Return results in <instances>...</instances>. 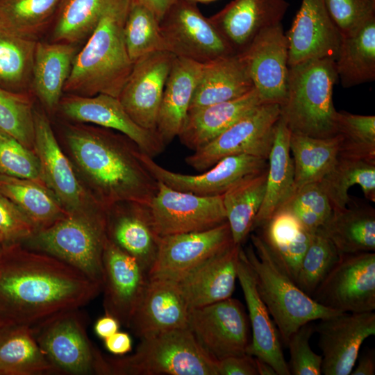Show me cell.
Returning <instances> with one entry per match:
<instances>
[{
	"mask_svg": "<svg viewBox=\"0 0 375 375\" xmlns=\"http://www.w3.org/2000/svg\"><path fill=\"white\" fill-rule=\"evenodd\" d=\"M99 284L67 262L22 243L0 253V327L33 326L61 312L81 308Z\"/></svg>",
	"mask_w": 375,
	"mask_h": 375,
	"instance_id": "1",
	"label": "cell"
},
{
	"mask_svg": "<svg viewBox=\"0 0 375 375\" xmlns=\"http://www.w3.org/2000/svg\"><path fill=\"white\" fill-rule=\"evenodd\" d=\"M65 139L90 194L106 210L120 202L150 203L158 182L133 141L110 129L84 125L69 126Z\"/></svg>",
	"mask_w": 375,
	"mask_h": 375,
	"instance_id": "2",
	"label": "cell"
},
{
	"mask_svg": "<svg viewBox=\"0 0 375 375\" xmlns=\"http://www.w3.org/2000/svg\"><path fill=\"white\" fill-rule=\"evenodd\" d=\"M131 0H112L97 27L78 51L64 93L119 97L133 63L124 38Z\"/></svg>",
	"mask_w": 375,
	"mask_h": 375,
	"instance_id": "3",
	"label": "cell"
},
{
	"mask_svg": "<svg viewBox=\"0 0 375 375\" xmlns=\"http://www.w3.org/2000/svg\"><path fill=\"white\" fill-rule=\"evenodd\" d=\"M244 250L254 276L257 290L286 345L303 325L340 312L326 308L303 292L288 275L258 234Z\"/></svg>",
	"mask_w": 375,
	"mask_h": 375,
	"instance_id": "4",
	"label": "cell"
},
{
	"mask_svg": "<svg viewBox=\"0 0 375 375\" xmlns=\"http://www.w3.org/2000/svg\"><path fill=\"white\" fill-rule=\"evenodd\" d=\"M337 79L333 58L312 59L289 67L281 115L292 133L320 138L336 135L338 111L333 90Z\"/></svg>",
	"mask_w": 375,
	"mask_h": 375,
	"instance_id": "5",
	"label": "cell"
},
{
	"mask_svg": "<svg viewBox=\"0 0 375 375\" xmlns=\"http://www.w3.org/2000/svg\"><path fill=\"white\" fill-rule=\"evenodd\" d=\"M107 360L109 375H218V361L188 327L142 338L132 355Z\"/></svg>",
	"mask_w": 375,
	"mask_h": 375,
	"instance_id": "6",
	"label": "cell"
},
{
	"mask_svg": "<svg viewBox=\"0 0 375 375\" xmlns=\"http://www.w3.org/2000/svg\"><path fill=\"white\" fill-rule=\"evenodd\" d=\"M106 210L68 213L51 226L36 231L26 241L38 251L76 268L99 284L103 281Z\"/></svg>",
	"mask_w": 375,
	"mask_h": 375,
	"instance_id": "7",
	"label": "cell"
},
{
	"mask_svg": "<svg viewBox=\"0 0 375 375\" xmlns=\"http://www.w3.org/2000/svg\"><path fill=\"white\" fill-rule=\"evenodd\" d=\"M31 328L58 374L109 375L107 358L88 338L80 308L57 313Z\"/></svg>",
	"mask_w": 375,
	"mask_h": 375,
	"instance_id": "8",
	"label": "cell"
},
{
	"mask_svg": "<svg viewBox=\"0 0 375 375\" xmlns=\"http://www.w3.org/2000/svg\"><path fill=\"white\" fill-rule=\"evenodd\" d=\"M280 116L279 104L262 103L185 160L201 172L230 156L244 154L267 160Z\"/></svg>",
	"mask_w": 375,
	"mask_h": 375,
	"instance_id": "9",
	"label": "cell"
},
{
	"mask_svg": "<svg viewBox=\"0 0 375 375\" xmlns=\"http://www.w3.org/2000/svg\"><path fill=\"white\" fill-rule=\"evenodd\" d=\"M159 25L167 50L176 57L204 64L235 53L196 3L177 0Z\"/></svg>",
	"mask_w": 375,
	"mask_h": 375,
	"instance_id": "10",
	"label": "cell"
},
{
	"mask_svg": "<svg viewBox=\"0 0 375 375\" xmlns=\"http://www.w3.org/2000/svg\"><path fill=\"white\" fill-rule=\"evenodd\" d=\"M188 328L217 361L246 354L251 342L248 315L241 302L231 297L190 309Z\"/></svg>",
	"mask_w": 375,
	"mask_h": 375,
	"instance_id": "11",
	"label": "cell"
},
{
	"mask_svg": "<svg viewBox=\"0 0 375 375\" xmlns=\"http://www.w3.org/2000/svg\"><path fill=\"white\" fill-rule=\"evenodd\" d=\"M312 298L340 312L375 310V253H340Z\"/></svg>",
	"mask_w": 375,
	"mask_h": 375,
	"instance_id": "12",
	"label": "cell"
},
{
	"mask_svg": "<svg viewBox=\"0 0 375 375\" xmlns=\"http://www.w3.org/2000/svg\"><path fill=\"white\" fill-rule=\"evenodd\" d=\"M158 182L149 208L153 227L160 237L205 231L226 222L222 195L199 196Z\"/></svg>",
	"mask_w": 375,
	"mask_h": 375,
	"instance_id": "13",
	"label": "cell"
},
{
	"mask_svg": "<svg viewBox=\"0 0 375 375\" xmlns=\"http://www.w3.org/2000/svg\"><path fill=\"white\" fill-rule=\"evenodd\" d=\"M34 151L44 183L67 213L87 212L101 206L80 183L73 166L61 149L51 123L34 110Z\"/></svg>",
	"mask_w": 375,
	"mask_h": 375,
	"instance_id": "14",
	"label": "cell"
},
{
	"mask_svg": "<svg viewBox=\"0 0 375 375\" xmlns=\"http://www.w3.org/2000/svg\"><path fill=\"white\" fill-rule=\"evenodd\" d=\"M231 243L227 222L205 231L162 236L148 278L178 282Z\"/></svg>",
	"mask_w": 375,
	"mask_h": 375,
	"instance_id": "15",
	"label": "cell"
},
{
	"mask_svg": "<svg viewBox=\"0 0 375 375\" xmlns=\"http://www.w3.org/2000/svg\"><path fill=\"white\" fill-rule=\"evenodd\" d=\"M318 321L314 331L319 335L322 374H350L361 345L375 335L374 312H340Z\"/></svg>",
	"mask_w": 375,
	"mask_h": 375,
	"instance_id": "16",
	"label": "cell"
},
{
	"mask_svg": "<svg viewBox=\"0 0 375 375\" xmlns=\"http://www.w3.org/2000/svg\"><path fill=\"white\" fill-rule=\"evenodd\" d=\"M174 58L167 51L140 58L133 62L118 97L131 118L144 129L156 132L162 96Z\"/></svg>",
	"mask_w": 375,
	"mask_h": 375,
	"instance_id": "17",
	"label": "cell"
},
{
	"mask_svg": "<svg viewBox=\"0 0 375 375\" xmlns=\"http://www.w3.org/2000/svg\"><path fill=\"white\" fill-rule=\"evenodd\" d=\"M142 160L158 181L174 190L199 196H219L242 180L267 169L268 160L250 155L225 157L199 174L190 175L164 168L142 152Z\"/></svg>",
	"mask_w": 375,
	"mask_h": 375,
	"instance_id": "18",
	"label": "cell"
},
{
	"mask_svg": "<svg viewBox=\"0 0 375 375\" xmlns=\"http://www.w3.org/2000/svg\"><path fill=\"white\" fill-rule=\"evenodd\" d=\"M240 54L262 102L283 105L289 67L288 40L281 23L262 31Z\"/></svg>",
	"mask_w": 375,
	"mask_h": 375,
	"instance_id": "19",
	"label": "cell"
},
{
	"mask_svg": "<svg viewBox=\"0 0 375 375\" xmlns=\"http://www.w3.org/2000/svg\"><path fill=\"white\" fill-rule=\"evenodd\" d=\"M58 108L71 120L93 124L124 135L152 158L165 148L156 132L142 128L131 118L117 97L106 94L91 97L66 94Z\"/></svg>",
	"mask_w": 375,
	"mask_h": 375,
	"instance_id": "20",
	"label": "cell"
},
{
	"mask_svg": "<svg viewBox=\"0 0 375 375\" xmlns=\"http://www.w3.org/2000/svg\"><path fill=\"white\" fill-rule=\"evenodd\" d=\"M147 281V274L138 260L107 238L101 285L105 314L128 328Z\"/></svg>",
	"mask_w": 375,
	"mask_h": 375,
	"instance_id": "21",
	"label": "cell"
},
{
	"mask_svg": "<svg viewBox=\"0 0 375 375\" xmlns=\"http://www.w3.org/2000/svg\"><path fill=\"white\" fill-rule=\"evenodd\" d=\"M286 37L288 67L316 58L335 60L342 39L324 0H302Z\"/></svg>",
	"mask_w": 375,
	"mask_h": 375,
	"instance_id": "22",
	"label": "cell"
},
{
	"mask_svg": "<svg viewBox=\"0 0 375 375\" xmlns=\"http://www.w3.org/2000/svg\"><path fill=\"white\" fill-rule=\"evenodd\" d=\"M190 308L176 281L149 279L129 327L140 339L188 327Z\"/></svg>",
	"mask_w": 375,
	"mask_h": 375,
	"instance_id": "23",
	"label": "cell"
},
{
	"mask_svg": "<svg viewBox=\"0 0 375 375\" xmlns=\"http://www.w3.org/2000/svg\"><path fill=\"white\" fill-rule=\"evenodd\" d=\"M288 7L286 0H232L209 19L240 53L262 31L281 23Z\"/></svg>",
	"mask_w": 375,
	"mask_h": 375,
	"instance_id": "24",
	"label": "cell"
},
{
	"mask_svg": "<svg viewBox=\"0 0 375 375\" xmlns=\"http://www.w3.org/2000/svg\"><path fill=\"white\" fill-rule=\"evenodd\" d=\"M106 232L108 238L135 258L148 275L160 238L153 227L149 204L125 201L108 208Z\"/></svg>",
	"mask_w": 375,
	"mask_h": 375,
	"instance_id": "25",
	"label": "cell"
},
{
	"mask_svg": "<svg viewBox=\"0 0 375 375\" xmlns=\"http://www.w3.org/2000/svg\"><path fill=\"white\" fill-rule=\"evenodd\" d=\"M239 281L249 312L251 342L247 353L269 364L277 375H290L276 326L257 290L253 273L241 249L238 265Z\"/></svg>",
	"mask_w": 375,
	"mask_h": 375,
	"instance_id": "26",
	"label": "cell"
},
{
	"mask_svg": "<svg viewBox=\"0 0 375 375\" xmlns=\"http://www.w3.org/2000/svg\"><path fill=\"white\" fill-rule=\"evenodd\" d=\"M241 249L231 243L177 282L190 309L231 297Z\"/></svg>",
	"mask_w": 375,
	"mask_h": 375,
	"instance_id": "27",
	"label": "cell"
},
{
	"mask_svg": "<svg viewBox=\"0 0 375 375\" xmlns=\"http://www.w3.org/2000/svg\"><path fill=\"white\" fill-rule=\"evenodd\" d=\"M261 103L254 88L239 98L190 109L178 137L182 144L196 151L215 140Z\"/></svg>",
	"mask_w": 375,
	"mask_h": 375,
	"instance_id": "28",
	"label": "cell"
},
{
	"mask_svg": "<svg viewBox=\"0 0 375 375\" xmlns=\"http://www.w3.org/2000/svg\"><path fill=\"white\" fill-rule=\"evenodd\" d=\"M202 64L175 56L162 96L156 132L169 144L178 136L197 86Z\"/></svg>",
	"mask_w": 375,
	"mask_h": 375,
	"instance_id": "29",
	"label": "cell"
},
{
	"mask_svg": "<svg viewBox=\"0 0 375 375\" xmlns=\"http://www.w3.org/2000/svg\"><path fill=\"white\" fill-rule=\"evenodd\" d=\"M77 52L74 44L37 41L31 88L50 112L58 108Z\"/></svg>",
	"mask_w": 375,
	"mask_h": 375,
	"instance_id": "30",
	"label": "cell"
},
{
	"mask_svg": "<svg viewBox=\"0 0 375 375\" xmlns=\"http://www.w3.org/2000/svg\"><path fill=\"white\" fill-rule=\"evenodd\" d=\"M253 88L241 55L222 57L202 64L189 110L233 100Z\"/></svg>",
	"mask_w": 375,
	"mask_h": 375,
	"instance_id": "31",
	"label": "cell"
},
{
	"mask_svg": "<svg viewBox=\"0 0 375 375\" xmlns=\"http://www.w3.org/2000/svg\"><path fill=\"white\" fill-rule=\"evenodd\" d=\"M290 129L281 115L275 126L273 144L267 159L265 197L252 231L260 228L281 210L295 191L294 165L290 149Z\"/></svg>",
	"mask_w": 375,
	"mask_h": 375,
	"instance_id": "32",
	"label": "cell"
},
{
	"mask_svg": "<svg viewBox=\"0 0 375 375\" xmlns=\"http://www.w3.org/2000/svg\"><path fill=\"white\" fill-rule=\"evenodd\" d=\"M58 374L35 340L31 326L0 327V375Z\"/></svg>",
	"mask_w": 375,
	"mask_h": 375,
	"instance_id": "33",
	"label": "cell"
},
{
	"mask_svg": "<svg viewBox=\"0 0 375 375\" xmlns=\"http://www.w3.org/2000/svg\"><path fill=\"white\" fill-rule=\"evenodd\" d=\"M258 229L274 256L294 281L312 233L290 211L281 209Z\"/></svg>",
	"mask_w": 375,
	"mask_h": 375,
	"instance_id": "34",
	"label": "cell"
},
{
	"mask_svg": "<svg viewBox=\"0 0 375 375\" xmlns=\"http://www.w3.org/2000/svg\"><path fill=\"white\" fill-rule=\"evenodd\" d=\"M0 193L19 208L36 231L68 214L47 185L37 181L0 174Z\"/></svg>",
	"mask_w": 375,
	"mask_h": 375,
	"instance_id": "35",
	"label": "cell"
},
{
	"mask_svg": "<svg viewBox=\"0 0 375 375\" xmlns=\"http://www.w3.org/2000/svg\"><path fill=\"white\" fill-rule=\"evenodd\" d=\"M340 253L374 252L375 211L369 206L334 209L319 228Z\"/></svg>",
	"mask_w": 375,
	"mask_h": 375,
	"instance_id": "36",
	"label": "cell"
},
{
	"mask_svg": "<svg viewBox=\"0 0 375 375\" xmlns=\"http://www.w3.org/2000/svg\"><path fill=\"white\" fill-rule=\"evenodd\" d=\"M335 67L344 88L374 81L375 17L353 33L342 37Z\"/></svg>",
	"mask_w": 375,
	"mask_h": 375,
	"instance_id": "37",
	"label": "cell"
},
{
	"mask_svg": "<svg viewBox=\"0 0 375 375\" xmlns=\"http://www.w3.org/2000/svg\"><path fill=\"white\" fill-rule=\"evenodd\" d=\"M290 149L296 190L321 181L331 171L339 155V138L337 135L313 138L291 132Z\"/></svg>",
	"mask_w": 375,
	"mask_h": 375,
	"instance_id": "38",
	"label": "cell"
},
{
	"mask_svg": "<svg viewBox=\"0 0 375 375\" xmlns=\"http://www.w3.org/2000/svg\"><path fill=\"white\" fill-rule=\"evenodd\" d=\"M267 171L242 180L222 194L226 222L235 244L242 245L252 231L265 197Z\"/></svg>",
	"mask_w": 375,
	"mask_h": 375,
	"instance_id": "39",
	"label": "cell"
},
{
	"mask_svg": "<svg viewBox=\"0 0 375 375\" xmlns=\"http://www.w3.org/2000/svg\"><path fill=\"white\" fill-rule=\"evenodd\" d=\"M37 41L0 24V88L13 92L30 91Z\"/></svg>",
	"mask_w": 375,
	"mask_h": 375,
	"instance_id": "40",
	"label": "cell"
},
{
	"mask_svg": "<svg viewBox=\"0 0 375 375\" xmlns=\"http://www.w3.org/2000/svg\"><path fill=\"white\" fill-rule=\"evenodd\" d=\"M112 0H61L53 28L52 42L76 44L88 39Z\"/></svg>",
	"mask_w": 375,
	"mask_h": 375,
	"instance_id": "41",
	"label": "cell"
},
{
	"mask_svg": "<svg viewBox=\"0 0 375 375\" xmlns=\"http://www.w3.org/2000/svg\"><path fill=\"white\" fill-rule=\"evenodd\" d=\"M333 210L347 206L350 201L348 190L358 185L365 198L375 201V162L338 156L337 162L321 180Z\"/></svg>",
	"mask_w": 375,
	"mask_h": 375,
	"instance_id": "42",
	"label": "cell"
},
{
	"mask_svg": "<svg viewBox=\"0 0 375 375\" xmlns=\"http://www.w3.org/2000/svg\"><path fill=\"white\" fill-rule=\"evenodd\" d=\"M61 0H0V24L35 40L54 20Z\"/></svg>",
	"mask_w": 375,
	"mask_h": 375,
	"instance_id": "43",
	"label": "cell"
},
{
	"mask_svg": "<svg viewBox=\"0 0 375 375\" xmlns=\"http://www.w3.org/2000/svg\"><path fill=\"white\" fill-rule=\"evenodd\" d=\"M123 32L133 63L149 53L167 51L158 20L151 10L135 0H131Z\"/></svg>",
	"mask_w": 375,
	"mask_h": 375,
	"instance_id": "44",
	"label": "cell"
},
{
	"mask_svg": "<svg viewBox=\"0 0 375 375\" xmlns=\"http://www.w3.org/2000/svg\"><path fill=\"white\" fill-rule=\"evenodd\" d=\"M339 156L375 162V116L338 112Z\"/></svg>",
	"mask_w": 375,
	"mask_h": 375,
	"instance_id": "45",
	"label": "cell"
},
{
	"mask_svg": "<svg viewBox=\"0 0 375 375\" xmlns=\"http://www.w3.org/2000/svg\"><path fill=\"white\" fill-rule=\"evenodd\" d=\"M340 255L321 229L312 233L298 270L295 281L297 285L312 297L338 260Z\"/></svg>",
	"mask_w": 375,
	"mask_h": 375,
	"instance_id": "46",
	"label": "cell"
},
{
	"mask_svg": "<svg viewBox=\"0 0 375 375\" xmlns=\"http://www.w3.org/2000/svg\"><path fill=\"white\" fill-rule=\"evenodd\" d=\"M0 129L34 150V108L29 92L0 88Z\"/></svg>",
	"mask_w": 375,
	"mask_h": 375,
	"instance_id": "47",
	"label": "cell"
},
{
	"mask_svg": "<svg viewBox=\"0 0 375 375\" xmlns=\"http://www.w3.org/2000/svg\"><path fill=\"white\" fill-rule=\"evenodd\" d=\"M281 209L292 213L311 233L322 228L333 211L330 199L321 181L308 183L296 189L292 197Z\"/></svg>",
	"mask_w": 375,
	"mask_h": 375,
	"instance_id": "48",
	"label": "cell"
},
{
	"mask_svg": "<svg viewBox=\"0 0 375 375\" xmlns=\"http://www.w3.org/2000/svg\"><path fill=\"white\" fill-rule=\"evenodd\" d=\"M0 174L43 183L39 159L31 149L0 129Z\"/></svg>",
	"mask_w": 375,
	"mask_h": 375,
	"instance_id": "49",
	"label": "cell"
},
{
	"mask_svg": "<svg viewBox=\"0 0 375 375\" xmlns=\"http://www.w3.org/2000/svg\"><path fill=\"white\" fill-rule=\"evenodd\" d=\"M341 37L349 35L375 17V0H324Z\"/></svg>",
	"mask_w": 375,
	"mask_h": 375,
	"instance_id": "50",
	"label": "cell"
},
{
	"mask_svg": "<svg viewBox=\"0 0 375 375\" xmlns=\"http://www.w3.org/2000/svg\"><path fill=\"white\" fill-rule=\"evenodd\" d=\"M314 331L313 326L309 322L301 326L290 337L286 346L290 354V374H322V356L315 353L309 344Z\"/></svg>",
	"mask_w": 375,
	"mask_h": 375,
	"instance_id": "51",
	"label": "cell"
},
{
	"mask_svg": "<svg viewBox=\"0 0 375 375\" xmlns=\"http://www.w3.org/2000/svg\"><path fill=\"white\" fill-rule=\"evenodd\" d=\"M36 230L27 217L6 197L0 193V244L22 243Z\"/></svg>",
	"mask_w": 375,
	"mask_h": 375,
	"instance_id": "52",
	"label": "cell"
},
{
	"mask_svg": "<svg viewBox=\"0 0 375 375\" xmlns=\"http://www.w3.org/2000/svg\"><path fill=\"white\" fill-rule=\"evenodd\" d=\"M218 375H258L255 357L247 353L218 360Z\"/></svg>",
	"mask_w": 375,
	"mask_h": 375,
	"instance_id": "53",
	"label": "cell"
},
{
	"mask_svg": "<svg viewBox=\"0 0 375 375\" xmlns=\"http://www.w3.org/2000/svg\"><path fill=\"white\" fill-rule=\"evenodd\" d=\"M104 345L111 353L123 356L131 351L132 340L127 333L117 331L104 340Z\"/></svg>",
	"mask_w": 375,
	"mask_h": 375,
	"instance_id": "54",
	"label": "cell"
},
{
	"mask_svg": "<svg viewBox=\"0 0 375 375\" xmlns=\"http://www.w3.org/2000/svg\"><path fill=\"white\" fill-rule=\"evenodd\" d=\"M120 323L114 317L105 314L99 318L94 326L96 335L103 339L110 337L119 331Z\"/></svg>",
	"mask_w": 375,
	"mask_h": 375,
	"instance_id": "55",
	"label": "cell"
},
{
	"mask_svg": "<svg viewBox=\"0 0 375 375\" xmlns=\"http://www.w3.org/2000/svg\"><path fill=\"white\" fill-rule=\"evenodd\" d=\"M351 375H374L375 374L374 350L366 351L359 359L356 367H354Z\"/></svg>",
	"mask_w": 375,
	"mask_h": 375,
	"instance_id": "56",
	"label": "cell"
},
{
	"mask_svg": "<svg viewBox=\"0 0 375 375\" xmlns=\"http://www.w3.org/2000/svg\"><path fill=\"white\" fill-rule=\"evenodd\" d=\"M147 7L156 16L158 22L177 0H135Z\"/></svg>",
	"mask_w": 375,
	"mask_h": 375,
	"instance_id": "57",
	"label": "cell"
},
{
	"mask_svg": "<svg viewBox=\"0 0 375 375\" xmlns=\"http://www.w3.org/2000/svg\"><path fill=\"white\" fill-rule=\"evenodd\" d=\"M258 375H277L274 368L267 362L255 357Z\"/></svg>",
	"mask_w": 375,
	"mask_h": 375,
	"instance_id": "58",
	"label": "cell"
},
{
	"mask_svg": "<svg viewBox=\"0 0 375 375\" xmlns=\"http://www.w3.org/2000/svg\"><path fill=\"white\" fill-rule=\"evenodd\" d=\"M185 1L197 4V3H210V2L217 1V0H185Z\"/></svg>",
	"mask_w": 375,
	"mask_h": 375,
	"instance_id": "59",
	"label": "cell"
},
{
	"mask_svg": "<svg viewBox=\"0 0 375 375\" xmlns=\"http://www.w3.org/2000/svg\"><path fill=\"white\" fill-rule=\"evenodd\" d=\"M1 249H2V245L0 244V253H1Z\"/></svg>",
	"mask_w": 375,
	"mask_h": 375,
	"instance_id": "60",
	"label": "cell"
}]
</instances>
